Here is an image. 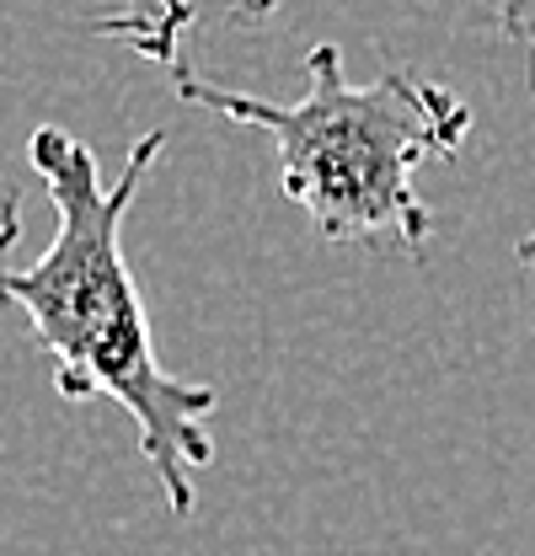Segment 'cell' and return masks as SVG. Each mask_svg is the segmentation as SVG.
I'll list each match as a JSON object with an SVG mask.
<instances>
[{
    "instance_id": "cell-1",
    "label": "cell",
    "mask_w": 535,
    "mask_h": 556,
    "mask_svg": "<svg viewBox=\"0 0 535 556\" xmlns=\"http://www.w3.org/2000/svg\"><path fill=\"white\" fill-rule=\"evenodd\" d=\"M166 135L150 129L134 139L119 182H102V166L86 139L60 124H43L27 139V161L49 188L54 241L27 268H0V305H16L33 321V338L54 364V391L65 402L108 396L134 417L139 455L150 460L172 514H194V471L214 460L209 417L220 391L203 380L172 375L145 321V300L134 289L124 257V219L161 161Z\"/></svg>"
},
{
    "instance_id": "cell-2",
    "label": "cell",
    "mask_w": 535,
    "mask_h": 556,
    "mask_svg": "<svg viewBox=\"0 0 535 556\" xmlns=\"http://www.w3.org/2000/svg\"><path fill=\"white\" fill-rule=\"evenodd\" d=\"M177 97L241 129H263L278 150V188L337 247H397L423 257L434 214L418 199L423 161H456L471 139V108L418 70H386L364 86L348 80L337 43L306 54L300 102H263L236 86L177 65Z\"/></svg>"
},
{
    "instance_id": "cell-3",
    "label": "cell",
    "mask_w": 535,
    "mask_h": 556,
    "mask_svg": "<svg viewBox=\"0 0 535 556\" xmlns=\"http://www.w3.org/2000/svg\"><path fill=\"white\" fill-rule=\"evenodd\" d=\"M194 16H199L194 0H113V11L97 16L91 33L108 38V43H129L134 54H145L150 65L177 70Z\"/></svg>"
},
{
    "instance_id": "cell-4",
    "label": "cell",
    "mask_w": 535,
    "mask_h": 556,
    "mask_svg": "<svg viewBox=\"0 0 535 556\" xmlns=\"http://www.w3.org/2000/svg\"><path fill=\"white\" fill-rule=\"evenodd\" d=\"M498 27H503L514 43H525V54H531V86H535V0H503ZM514 257H520V274L535 283V230H531V236H520Z\"/></svg>"
},
{
    "instance_id": "cell-5",
    "label": "cell",
    "mask_w": 535,
    "mask_h": 556,
    "mask_svg": "<svg viewBox=\"0 0 535 556\" xmlns=\"http://www.w3.org/2000/svg\"><path fill=\"white\" fill-rule=\"evenodd\" d=\"M16 241H22V188L0 172V268H5Z\"/></svg>"
},
{
    "instance_id": "cell-6",
    "label": "cell",
    "mask_w": 535,
    "mask_h": 556,
    "mask_svg": "<svg viewBox=\"0 0 535 556\" xmlns=\"http://www.w3.org/2000/svg\"><path fill=\"white\" fill-rule=\"evenodd\" d=\"M273 5L278 0H236V16L241 22H263V16H273Z\"/></svg>"
}]
</instances>
